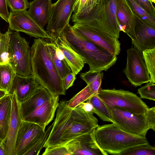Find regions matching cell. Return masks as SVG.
<instances>
[{
	"label": "cell",
	"mask_w": 155,
	"mask_h": 155,
	"mask_svg": "<svg viewBox=\"0 0 155 155\" xmlns=\"http://www.w3.org/2000/svg\"><path fill=\"white\" fill-rule=\"evenodd\" d=\"M62 33L72 47L89 65V70L106 71L116 63L117 56L78 33L69 24Z\"/></svg>",
	"instance_id": "3"
},
{
	"label": "cell",
	"mask_w": 155,
	"mask_h": 155,
	"mask_svg": "<svg viewBox=\"0 0 155 155\" xmlns=\"http://www.w3.org/2000/svg\"><path fill=\"white\" fill-rule=\"evenodd\" d=\"M102 71L89 70L80 74V77L89 86L93 95L97 94L101 89V85L104 76Z\"/></svg>",
	"instance_id": "26"
},
{
	"label": "cell",
	"mask_w": 155,
	"mask_h": 155,
	"mask_svg": "<svg viewBox=\"0 0 155 155\" xmlns=\"http://www.w3.org/2000/svg\"><path fill=\"white\" fill-rule=\"evenodd\" d=\"M151 2L153 3H155V0H150Z\"/></svg>",
	"instance_id": "47"
},
{
	"label": "cell",
	"mask_w": 155,
	"mask_h": 155,
	"mask_svg": "<svg viewBox=\"0 0 155 155\" xmlns=\"http://www.w3.org/2000/svg\"><path fill=\"white\" fill-rule=\"evenodd\" d=\"M99 0H88L84 6L78 13L74 14L78 15H82L89 13L96 7Z\"/></svg>",
	"instance_id": "39"
},
{
	"label": "cell",
	"mask_w": 155,
	"mask_h": 155,
	"mask_svg": "<svg viewBox=\"0 0 155 155\" xmlns=\"http://www.w3.org/2000/svg\"><path fill=\"white\" fill-rule=\"evenodd\" d=\"M137 93L141 98L155 101V83L151 81L144 86L139 88L137 90Z\"/></svg>",
	"instance_id": "35"
},
{
	"label": "cell",
	"mask_w": 155,
	"mask_h": 155,
	"mask_svg": "<svg viewBox=\"0 0 155 155\" xmlns=\"http://www.w3.org/2000/svg\"><path fill=\"white\" fill-rule=\"evenodd\" d=\"M93 95L89 86L87 85L70 99L65 101V103L69 107L73 109L78 106L81 103L86 101Z\"/></svg>",
	"instance_id": "32"
},
{
	"label": "cell",
	"mask_w": 155,
	"mask_h": 155,
	"mask_svg": "<svg viewBox=\"0 0 155 155\" xmlns=\"http://www.w3.org/2000/svg\"><path fill=\"white\" fill-rule=\"evenodd\" d=\"M94 129L92 132L80 135L68 142L65 146L71 155H107L97 143Z\"/></svg>",
	"instance_id": "15"
},
{
	"label": "cell",
	"mask_w": 155,
	"mask_h": 155,
	"mask_svg": "<svg viewBox=\"0 0 155 155\" xmlns=\"http://www.w3.org/2000/svg\"><path fill=\"white\" fill-rule=\"evenodd\" d=\"M147 120L150 129L155 131V107L148 108L146 112Z\"/></svg>",
	"instance_id": "40"
},
{
	"label": "cell",
	"mask_w": 155,
	"mask_h": 155,
	"mask_svg": "<svg viewBox=\"0 0 155 155\" xmlns=\"http://www.w3.org/2000/svg\"><path fill=\"white\" fill-rule=\"evenodd\" d=\"M135 39L132 41L134 47L141 52L155 48V28L135 14Z\"/></svg>",
	"instance_id": "17"
},
{
	"label": "cell",
	"mask_w": 155,
	"mask_h": 155,
	"mask_svg": "<svg viewBox=\"0 0 155 155\" xmlns=\"http://www.w3.org/2000/svg\"><path fill=\"white\" fill-rule=\"evenodd\" d=\"M42 155H71L64 146L48 147L45 149Z\"/></svg>",
	"instance_id": "37"
},
{
	"label": "cell",
	"mask_w": 155,
	"mask_h": 155,
	"mask_svg": "<svg viewBox=\"0 0 155 155\" xmlns=\"http://www.w3.org/2000/svg\"><path fill=\"white\" fill-rule=\"evenodd\" d=\"M9 63L17 74L31 75V48L29 43L19 32H12L9 47Z\"/></svg>",
	"instance_id": "6"
},
{
	"label": "cell",
	"mask_w": 155,
	"mask_h": 155,
	"mask_svg": "<svg viewBox=\"0 0 155 155\" xmlns=\"http://www.w3.org/2000/svg\"><path fill=\"white\" fill-rule=\"evenodd\" d=\"M0 155H5L4 149L2 143H0Z\"/></svg>",
	"instance_id": "45"
},
{
	"label": "cell",
	"mask_w": 155,
	"mask_h": 155,
	"mask_svg": "<svg viewBox=\"0 0 155 155\" xmlns=\"http://www.w3.org/2000/svg\"><path fill=\"white\" fill-rule=\"evenodd\" d=\"M0 90H1V89H0Z\"/></svg>",
	"instance_id": "48"
},
{
	"label": "cell",
	"mask_w": 155,
	"mask_h": 155,
	"mask_svg": "<svg viewBox=\"0 0 155 155\" xmlns=\"http://www.w3.org/2000/svg\"><path fill=\"white\" fill-rule=\"evenodd\" d=\"M116 3L120 31L126 33L133 41L135 39V14L126 0H116Z\"/></svg>",
	"instance_id": "18"
},
{
	"label": "cell",
	"mask_w": 155,
	"mask_h": 155,
	"mask_svg": "<svg viewBox=\"0 0 155 155\" xmlns=\"http://www.w3.org/2000/svg\"><path fill=\"white\" fill-rule=\"evenodd\" d=\"M86 101L91 103L93 105L94 113L97 114L103 121L113 123L110 109L99 97L97 94L93 95Z\"/></svg>",
	"instance_id": "27"
},
{
	"label": "cell",
	"mask_w": 155,
	"mask_h": 155,
	"mask_svg": "<svg viewBox=\"0 0 155 155\" xmlns=\"http://www.w3.org/2000/svg\"><path fill=\"white\" fill-rule=\"evenodd\" d=\"M143 58L151 81L155 82V48L147 49L142 52Z\"/></svg>",
	"instance_id": "33"
},
{
	"label": "cell",
	"mask_w": 155,
	"mask_h": 155,
	"mask_svg": "<svg viewBox=\"0 0 155 155\" xmlns=\"http://www.w3.org/2000/svg\"><path fill=\"white\" fill-rule=\"evenodd\" d=\"M72 27L78 33L113 55L117 56L120 54V44L118 38L83 24L74 23Z\"/></svg>",
	"instance_id": "10"
},
{
	"label": "cell",
	"mask_w": 155,
	"mask_h": 155,
	"mask_svg": "<svg viewBox=\"0 0 155 155\" xmlns=\"http://www.w3.org/2000/svg\"><path fill=\"white\" fill-rule=\"evenodd\" d=\"M52 124L45 130L43 134L38 139L34 145L29 149L24 155H38L47 140L51 131Z\"/></svg>",
	"instance_id": "34"
},
{
	"label": "cell",
	"mask_w": 155,
	"mask_h": 155,
	"mask_svg": "<svg viewBox=\"0 0 155 155\" xmlns=\"http://www.w3.org/2000/svg\"><path fill=\"white\" fill-rule=\"evenodd\" d=\"M8 23L11 30L22 32L37 38L52 39L47 31L34 20L28 11H11Z\"/></svg>",
	"instance_id": "11"
},
{
	"label": "cell",
	"mask_w": 155,
	"mask_h": 155,
	"mask_svg": "<svg viewBox=\"0 0 155 155\" xmlns=\"http://www.w3.org/2000/svg\"><path fill=\"white\" fill-rule=\"evenodd\" d=\"M155 155V147L149 143L132 147L123 151L118 155Z\"/></svg>",
	"instance_id": "31"
},
{
	"label": "cell",
	"mask_w": 155,
	"mask_h": 155,
	"mask_svg": "<svg viewBox=\"0 0 155 155\" xmlns=\"http://www.w3.org/2000/svg\"><path fill=\"white\" fill-rule=\"evenodd\" d=\"M149 15L155 18V8L150 0H135Z\"/></svg>",
	"instance_id": "38"
},
{
	"label": "cell",
	"mask_w": 155,
	"mask_h": 155,
	"mask_svg": "<svg viewBox=\"0 0 155 155\" xmlns=\"http://www.w3.org/2000/svg\"><path fill=\"white\" fill-rule=\"evenodd\" d=\"M12 109L8 131L2 142L5 155H15L16 139L22 117L20 108L21 103L17 100L15 92L12 93Z\"/></svg>",
	"instance_id": "14"
},
{
	"label": "cell",
	"mask_w": 155,
	"mask_h": 155,
	"mask_svg": "<svg viewBox=\"0 0 155 155\" xmlns=\"http://www.w3.org/2000/svg\"><path fill=\"white\" fill-rule=\"evenodd\" d=\"M16 73L9 63L0 64V89L10 94Z\"/></svg>",
	"instance_id": "25"
},
{
	"label": "cell",
	"mask_w": 155,
	"mask_h": 155,
	"mask_svg": "<svg viewBox=\"0 0 155 155\" xmlns=\"http://www.w3.org/2000/svg\"><path fill=\"white\" fill-rule=\"evenodd\" d=\"M86 102L81 103L79 105L85 111L91 113H94V109L93 105L90 102L86 101Z\"/></svg>",
	"instance_id": "44"
},
{
	"label": "cell",
	"mask_w": 155,
	"mask_h": 155,
	"mask_svg": "<svg viewBox=\"0 0 155 155\" xmlns=\"http://www.w3.org/2000/svg\"><path fill=\"white\" fill-rule=\"evenodd\" d=\"M59 97L55 95L37 107L22 120L36 124L45 130L53 120L59 103Z\"/></svg>",
	"instance_id": "16"
},
{
	"label": "cell",
	"mask_w": 155,
	"mask_h": 155,
	"mask_svg": "<svg viewBox=\"0 0 155 155\" xmlns=\"http://www.w3.org/2000/svg\"><path fill=\"white\" fill-rule=\"evenodd\" d=\"M6 0H0V17L8 23L9 13Z\"/></svg>",
	"instance_id": "41"
},
{
	"label": "cell",
	"mask_w": 155,
	"mask_h": 155,
	"mask_svg": "<svg viewBox=\"0 0 155 155\" xmlns=\"http://www.w3.org/2000/svg\"><path fill=\"white\" fill-rule=\"evenodd\" d=\"M76 76L72 72L68 75L63 80L64 88L66 91L73 85L76 79Z\"/></svg>",
	"instance_id": "42"
},
{
	"label": "cell",
	"mask_w": 155,
	"mask_h": 155,
	"mask_svg": "<svg viewBox=\"0 0 155 155\" xmlns=\"http://www.w3.org/2000/svg\"><path fill=\"white\" fill-rule=\"evenodd\" d=\"M97 94L109 108L116 107L135 113L141 114L145 113L149 108L140 97L128 91L115 88L101 89Z\"/></svg>",
	"instance_id": "5"
},
{
	"label": "cell",
	"mask_w": 155,
	"mask_h": 155,
	"mask_svg": "<svg viewBox=\"0 0 155 155\" xmlns=\"http://www.w3.org/2000/svg\"><path fill=\"white\" fill-rule=\"evenodd\" d=\"M93 114L85 111L79 106L71 108L65 101H61L44 147L64 146L80 135L92 132L98 126V120Z\"/></svg>",
	"instance_id": "1"
},
{
	"label": "cell",
	"mask_w": 155,
	"mask_h": 155,
	"mask_svg": "<svg viewBox=\"0 0 155 155\" xmlns=\"http://www.w3.org/2000/svg\"><path fill=\"white\" fill-rule=\"evenodd\" d=\"M134 13L148 25L155 28V18L149 15L135 1L126 0Z\"/></svg>",
	"instance_id": "30"
},
{
	"label": "cell",
	"mask_w": 155,
	"mask_h": 155,
	"mask_svg": "<svg viewBox=\"0 0 155 155\" xmlns=\"http://www.w3.org/2000/svg\"><path fill=\"white\" fill-rule=\"evenodd\" d=\"M31 75L41 86L54 95H65L60 77L48 48L45 39H34L31 48Z\"/></svg>",
	"instance_id": "2"
},
{
	"label": "cell",
	"mask_w": 155,
	"mask_h": 155,
	"mask_svg": "<svg viewBox=\"0 0 155 155\" xmlns=\"http://www.w3.org/2000/svg\"><path fill=\"white\" fill-rule=\"evenodd\" d=\"M54 96L45 88L41 86L30 98L21 103L20 108L22 118L38 107L50 100Z\"/></svg>",
	"instance_id": "23"
},
{
	"label": "cell",
	"mask_w": 155,
	"mask_h": 155,
	"mask_svg": "<svg viewBox=\"0 0 155 155\" xmlns=\"http://www.w3.org/2000/svg\"><path fill=\"white\" fill-rule=\"evenodd\" d=\"M47 45L53 63L62 80L72 72L61 51L58 47L54 40L47 39Z\"/></svg>",
	"instance_id": "22"
},
{
	"label": "cell",
	"mask_w": 155,
	"mask_h": 155,
	"mask_svg": "<svg viewBox=\"0 0 155 155\" xmlns=\"http://www.w3.org/2000/svg\"><path fill=\"white\" fill-rule=\"evenodd\" d=\"M88 0H77L74 4L73 12L78 13L84 6Z\"/></svg>",
	"instance_id": "43"
},
{
	"label": "cell",
	"mask_w": 155,
	"mask_h": 155,
	"mask_svg": "<svg viewBox=\"0 0 155 155\" xmlns=\"http://www.w3.org/2000/svg\"><path fill=\"white\" fill-rule=\"evenodd\" d=\"M107 1L99 0L96 7L87 14L78 15L74 13L71 16L72 22L87 25L114 37L108 23L106 9Z\"/></svg>",
	"instance_id": "12"
},
{
	"label": "cell",
	"mask_w": 155,
	"mask_h": 155,
	"mask_svg": "<svg viewBox=\"0 0 155 155\" xmlns=\"http://www.w3.org/2000/svg\"><path fill=\"white\" fill-rule=\"evenodd\" d=\"M77 0H58L50 9L47 31L55 40L69 24L70 17Z\"/></svg>",
	"instance_id": "8"
},
{
	"label": "cell",
	"mask_w": 155,
	"mask_h": 155,
	"mask_svg": "<svg viewBox=\"0 0 155 155\" xmlns=\"http://www.w3.org/2000/svg\"><path fill=\"white\" fill-rule=\"evenodd\" d=\"M52 0H34L29 2L28 11L31 17L43 28L48 20Z\"/></svg>",
	"instance_id": "21"
},
{
	"label": "cell",
	"mask_w": 155,
	"mask_h": 155,
	"mask_svg": "<svg viewBox=\"0 0 155 155\" xmlns=\"http://www.w3.org/2000/svg\"><path fill=\"white\" fill-rule=\"evenodd\" d=\"M12 94H6L0 98V143L7 135L12 109Z\"/></svg>",
	"instance_id": "24"
},
{
	"label": "cell",
	"mask_w": 155,
	"mask_h": 155,
	"mask_svg": "<svg viewBox=\"0 0 155 155\" xmlns=\"http://www.w3.org/2000/svg\"><path fill=\"white\" fill-rule=\"evenodd\" d=\"M106 9L110 30L114 36L118 38L120 31L116 16V0H107Z\"/></svg>",
	"instance_id": "28"
},
{
	"label": "cell",
	"mask_w": 155,
	"mask_h": 155,
	"mask_svg": "<svg viewBox=\"0 0 155 155\" xmlns=\"http://www.w3.org/2000/svg\"><path fill=\"white\" fill-rule=\"evenodd\" d=\"M94 134L99 146L108 154L118 155L132 147L149 143L146 137L125 131L114 123L98 125Z\"/></svg>",
	"instance_id": "4"
},
{
	"label": "cell",
	"mask_w": 155,
	"mask_h": 155,
	"mask_svg": "<svg viewBox=\"0 0 155 155\" xmlns=\"http://www.w3.org/2000/svg\"><path fill=\"white\" fill-rule=\"evenodd\" d=\"M112 120L120 128L127 133L146 138L150 129L146 112L137 114L116 107L109 108Z\"/></svg>",
	"instance_id": "7"
},
{
	"label": "cell",
	"mask_w": 155,
	"mask_h": 155,
	"mask_svg": "<svg viewBox=\"0 0 155 155\" xmlns=\"http://www.w3.org/2000/svg\"><path fill=\"white\" fill-rule=\"evenodd\" d=\"M54 40L62 52L72 73L76 76L84 67L85 64L84 61L72 47L62 32Z\"/></svg>",
	"instance_id": "20"
},
{
	"label": "cell",
	"mask_w": 155,
	"mask_h": 155,
	"mask_svg": "<svg viewBox=\"0 0 155 155\" xmlns=\"http://www.w3.org/2000/svg\"><path fill=\"white\" fill-rule=\"evenodd\" d=\"M45 130L36 124L22 120L16 139L15 155H24Z\"/></svg>",
	"instance_id": "13"
},
{
	"label": "cell",
	"mask_w": 155,
	"mask_h": 155,
	"mask_svg": "<svg viewBox=\"0 0 155 155\" xmlns=\"http://www.w3.org/2000/svg\"><path fill=\"white\" fill-rule=\"evenodd\" d=\"M12 32L9 28L3 34L0 31V64L9 63V47Z\"/></svg>",
	"instance_id": "29"
},
{
	"label": "cell",
	"mask_w": 155,
	"mask_h": 155,
	"mask_svg": "<svg viewBox=\"0 0 155 155\" xmlns=\"http://www.w3.org/2000/svg\"><path fill=\"white\" fill-rule=\"evenodd\" d=\"M7 5L12 12H18L26 11L29 8L28 0H6Z\"/></svg>",
	"instance_id": "36"
},
{
	"label": "cell",
	"mask_w": 155,
	"mask_h": 155,
	"mask_svg": "<svg viewBox=\"0 0 155 155\" xmlns=\"http://www.w3.org/2000/svg\"><path fill=\"white\" fill-rule=\"evenodd\" d=\"M6 94L9 93H8L4 91L0 90V98Z\"/></svg>",
	"instance_id": "46"
},
{
	"label": "cell",
	"mask_w": 155,
	"mask_h": 155,
	"mask_svg": "<svg viewBox=\"0 0 155 155\" xmlns=\"http://www.w3.org/2000/svg\"><path fill=\"white\" fill-rule=\"evenodd\" d=\"M127 63L123 72L135 87L151 81L143 58L142 53L134 47L127 51Z\"/></svg>",
	"instance_id": "9"
},
{
	"label": "cell",
	"mask_w": 155,
	"mask_h": 155,
	"mask_svg": "<svg viewBox=\"0 0 155 155\" xmlns=\"http://www.w3.org/2000/svg\"><path fill=\"white\" fill-rule=\"evenodd\" d=\"M40 86L31 75L22 76L16 74L10 94L15 91L17 100L21 103L31 97Z\"/></svg>",
	"instance_id": "19"
}]
</instances>
